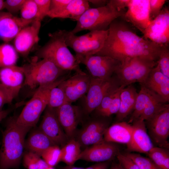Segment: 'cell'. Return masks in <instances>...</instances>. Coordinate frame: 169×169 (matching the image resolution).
<instances>
[{
  "label": "cell",
  "mask_w": 169,
  "mask_h": 169,
  "mask_svg": "<svg viewBox=\"0 0 169 169\" xmlns=\"http://www.w3.org/2000/svg\"><path fill=\"white\" fill-rule=\"evenodd\" d=\"M132 26L120 17L115 19L109 26L104 47L95 55L108 56L120 63L126 58L136 57L156 62L163 45L140 37Z\"/></svg>",
  "instance_id": "6da1fadb"
},
{
  "label": "cell",
  "mask_w": 169,
  "mask_h": 169,
  "mask_svg": "<svg viewBox=\"0 0 169 169\" xmlns=\"http://www.w3.org/2000/svg\"><path fill=\"white\" fill-rule=\"evenodd\" d=\"M31 129L18 124L16 118L11 117L8 120L3 133L0 169H10L19 166L24 153L25 137Z\"/></svg>",
  "instance_id": "7a4b0ae2"
},
{
  "label": "cell",
  "mask_w": 169,
  "mask_h": 169,
  "mask_svg": "<svg viewBox=\"0 0 169 169\" xmlns=\"http://www.w3.org/2000/svg\"><path fill=\"white\" fill-rule=\"evenodd\" d=\"M65 31L59 30L50 34L49 41L39 50V57L50 60L64 70L81 72L79 63L66 44Z\"/></svg>",
  "instance_id": "3957f363"
},
{
  "label": "cell",
  "mask_w": 169,
  "mask_h": 169,
  "mask_svg": "<svg viewBox=\"0 0 169 169\" xmlns=\"http://www.w3.org/2000/svg\"><path fill=\"white\" fill-rule=\"evenodd\" d=\"M124 10L115 8L110 0L103 7L89 8L77 21L74 28L70 32L74 34L84 30H106L115 19L124 14Z\"/></svg>",
  "instance_id": "277c9868"
},
{
  "label": "cell",
  "mask_w": 169,
  "mask_h": 169,
  "mask_svg": "<svg viewBox=\"0 0 169 169\" xmlns=\"http://www.w3.org/2000/svg\"><path fill=\"white\" fill-rule=\"evenodd\" d=\"M69 76L66 75L53 82L38 87L19 116L16 118V123L20 125L31 128L34 127L47 106L51 90L68 78Z\"/></svg>",
  "instance_id": "5b68a950"
},
{
  "label": "cell",
  "mask_w": 169,
  "mask_h": 169,
  "mask_svg": "<svg viewBox=\"0 0 169 169\" xmlns=\"http://www.w3.org/2000/svg\"><path fill=\"white\" fill-rule=\"evenodd\" d=\"M22 67L25 77L23 84L31 89L53 82L69 72L61 69L46 59L39 61L34 59Z\"/></svg>",
  "instance_id": "8992f818"
},
{
  "label": "cell",
  "mask_w": 169,
  "mask_h": 169,
  "mask_svg": "<svg viewBox=\"0 0 169 169\" xmlns=\"http://www.w3.org/2000/svg\"><path fill=\"white\" fill-rule=\"evenodd\" d=\"M156 65V62L146 58H126L118 66L114 74L120 85L125 87L136 82L143 83Z\"/></svg>",
  "instance_id": "52a82bcc"
},
{
  "label": "cell",
  "mask_w": 169,
  "mask_h": 169,
  "mask_svg": "<svg viewBox=\"0 0 169 169\" xmlns=\"http://www.w3.org/2000/svg\"><path fill=\"white\" fill-rule=\"evenodd\" d=\"M109 33L106 30L93 31L80 36L65 31V42L76 54L82 56L95 55L104 46Z\"/></svg>",
  "instance_id": "ba28073f"
},
{
  "label": "cell",
  "mask_w": 169,
  "mask_h": 169,
  "mask_svg": "<svg viewBox=\"0 0 169 169\" xmlns=\"http://www.w3.org/2000/svg\"><path fill=\"white\" fill-rule=\"evenodd\" d=\"M120 86L115 75L107 79L91 77L90 87L84 99L83 113L88 115L94 111L107 94Z\"/></svg>",
  "instance_id": "9c48e42d"
},
{
  "label": "cell",
  "mask_w": 169,
  "mask_h": 169,
  "mask_svg": "<svg viewBox=\"0 0 169 169\" xmlns=\"http://www.w3.org/2000/svg\"><path fill=\"white\" fill-rule=\"evenodd\" d=\"M79 64L84 65L90 76L94 78L107 79L111 78L120 63L107 56H82L76 54Z\"/></svg>",
  "instance_id": "30bf717a"
},
{
  "label": "cell",
  "mask_w": 169,
  "mask_h": 169,
  "mask_svg": "<svg viewBox=\"0 0 169 169\" xmlns=\"http://www.w3.org/2000/svg\"><path fill=\"white\" fill-rule=\"evenodd\" d=\"M146 121L148 134L153 144L158 147L168 149L169 104H166Z\"/></svg>",
  "instance_id": "8fae6325"
},
{
  "label": "cell",
  "mask_w": 169,
  "mask_h": 169,
  "mask_svg": "<svg viewBox=\"0 0 169 169\" xmlns=\"http://www.w3.org/2000/svg\"><path fill=\"white\" fill-rule=\"evenodd\" d=\"M143 37L161 45L169 46V10L163 7L160 14L152 20L143 33Z\"/></svg>",
  "instance_id": "7c38bea8"
},
{
  "label": "cell",
  "mask_w": 169,
  "mask_h": 169,
  "mask_svg": "<svg viewBox=\"0 0 169 169\" xmlns=\"http://www.w3.org/2000/svg\"><path fill=\"white\" fill-rule=\"evenodd\" d=\"M127 8L120 17L143 33L151 21L149 0H130Z\"/></svg>",
  "instance_id": "4fadbf2b"
},
{
  "label": "cell",
  "mask_w": 169,
  "mask_h": 169,
  "mask_svg": "<svg viewBox=\"0 0 169 169\" xmlns=\"http://www.w3.org/2000/svg\"><path fill=\"white\" fill-rule=\"evenodd\" d=\"M90 81V75L82 71L75 72L74 75L62 82L58 86L63 90L67 101L72 103L86 95Z\"/></svg>",
  "instance_id": "5bb4252c"
},
{
  "label": "cell",
  "mask_w": 169,
  "mask_h": 169,
  "mask_svg": "<svg viewBox=\"0 0 169 169\" xmlns=\"http://www.w3.org/2000/svg\"><path fill=\"white\" fill-rule=\"evenodd\" d=\"M38 128L55 145L62 147L69 140L58 120L54 109L47 107Z\"/></svg>",
  "instance_id": "9a60e30c"
},
{
  "label": "cell",
  "mask_w": 169,
  "mask_h": 169,
  "mask_svg": "<svg viewBox=\"0 0 169 169\" xmlns=\"http://www.w3.org/2000/svg\"><path fill=\"white\" fill-rule=\"evenodd\" d=\"M58 120L69 140L73 139L83 113L80 107L66 102L55 109Z\"/></svg>",
  "instance_id": "2e32d148"
},
{
  "label": "cell",
  "mask_w": 169,
  "mask_h": 169,
  "mask_svg": "<svg viewBox=\"0 0 169 169\" xmlns=\"http://www.w3.org/2000/svg\"><path fill=\"white\" fill-rule=\"evenodd\" d=\"M119 152V147L115 143L103 140L81 151L79 160L98 163L110 161Z\"/></svg>",
  "instance_id": "e0dca14e"
},
{
  "label": "cell",
  "mask_w": 169,
  "mask_h": 169,
  "mask_svg": "<svg viewBox=\"0 0 169 169\" xmlns=\"http://www.w3.org/2000/svg\"><path fill=\"white\" fill-rule=\"evenodd\" d=\"M133 131L129 142L127 144V150L147 154L154 147L147 131L144 121L139 119L133 122Z\"/></svg>",
  "instance_id": "ac0fdd59"
},
{
  "label": "cell",
  "mask_w": 169,
  "mask_h": 169,
  "mask_svg": "<svg viewBox=\"0 0 169 169\" xmlns=\"http://www.w3.org/2000/svg\"><path fill=\"white\" fill-rule=\"evenodd\" d=\"M41 22L35 21L23 28L14 40V47L18 53L28 55L39 40Z\"/></svg>",
  "instance_id": "d6986e66"
},
{
  "label": "cell",
  "mask_w": 169,
  "mask_h": 169,
  "mask_svg": "<svg viewBox=\"0 0 169 169\" xmlns=\"http://www.w3.org/2000/svg\"><path fill=\"white\" fill-rule=\"evenodd\" d=\"M32 22L15 17L8 12L0 11V38L8 43Z\"/></svg>",
  "instance_id": "ffe728a7"
},
{
  "label": "cell",
  "mask_w": 169,
  "mask_h": 169,
  "mask_svg": "<svg viewBox=\"0 0 169 169\" xmlns=\"http://www.w3.org/2000/svg\"><path fill=\"white\" fill-rule=\"evenodd\" d=\"M108 125L107 122L102 120H91L80 130L77 140L81 146H89L98 143L104 140Z\"/></svg>",
  "instance_id": "44dd1931"
},
{
  "label": "cell",
  "mask_w": 169,
  "mask_h": 169,
  "mask_svg": "<svg viewBox=\"0 0 169 169\" xmlns=\"http://www.w3.org/2000/svg\"><path fill=\"white\" fill-rule=\"evenodd\" d=\"M24 78L22 66L14 65L0 69V83L16 97L24 83Z\"/></svg>",
  "instance_id": "7402d4cb"
},
{
  "label": "cell",
  "mask_w": 169,
  "mask_h": 169,
  "mask_svg": "<svg viewBox=\"0 0 169 169\" xmlns=\"http://www.w3.org/2000/svg\"><path fill=\"white\" fill-rule=\"evenodd\" d=\"M160 96L166 102L169 100V78L164 75L156 65L141 84Z\"/></svg>",
  "instance_id": "603a6c76"
},
{
  "label": "cell",
  "mask_w": 169,
  "mask_h": 169,
  "mask_svg": "<svg viewBox=\"0 0 169 169\" xmlns=\"http://www.w3.org/2000/svg\"><path fill=\"white\" fill-rule=\"evenodd\" d=\"M132 131V125L129 123L118 122L107 128L103 139L107 142L127 145L130 141Z\"/></svg>",
  "instance_id": "cb8c5ba5"
},
{
  "label": "cell",
  "mask_w": 169,
  "mask_h": 169,
  "mask_svg": "<svg viewBox=\"0 0 169 169\" xmlns=\"http://www.w3.org/2000/svg\"><path fill=\"white\" fill-rule=\"evenodd\" d=\"M137 95L136 89L132 84L122 89L120 94V108L116 116L118 122L122 121L133 110Z\"/></svg>",
  "instance_id": "d4e9b609"
},
{
  "label": "cell",
  "mask_w": 169,
  "mask_h": 169,
  "mask_svg": "<svg viewBox=\"0 0 169 169\" xmlns=\"http://www.w3.org/2000/svg\"><path fill=\"white\" fill-rule=\"evenodd\" d=\"M55 145L39 128L31 132L25 141L24 148L27 151L41 157L43 152L50 146Z\"/></svg>",
  "instance_id": "484cf974"
},
{
  "label": "cell",
  "mask_w": 169,
  "mask_h": 169,
  "mask_svg": "<svg viewBox=\"0 0 169 169\" xmlns=\"http://www.w3.org/2000/svg\"><path fill=\"white\" fill-rule=\"evenodd\" d=\"M89 8L90 7L88 0H71L63 9L48 16L52 18H69L77 21Z\"/></svg>",
  "instance_id": "4316f807"
},
{
  "label": "cell",
  "mask_w": 169,
  "mask_h": 169,
  "mask_svg": "<svg viewBox=\"0 0 169 169\" xmlns=\"http://www.w3.org/2000/svg\"><path fill=\"white\" fill-rule=\"evenodd\" d=\"M81 146L79 142L73 138L69 140L61 148V161L67 165H73L79 160L81 152Z\"/></svg>",
  "instance_id": "83f0119b"
},
{
  "label": "cell",
  "mask_w": 169,
  "mask_h": 169,
  "mask_svg": "<svg viewBox=\"0 0 169 169\" xmlns=\"http://www.w3.org/2000/svg\"><path fill=\"white\" fill-rule=\"evenodd\" d=\"M141 89L137 95L135 105L128 123H132L138 119L142 113L148 102L154 92L142 84H140Z\"/></svg>",
  "instance_id": "f1b7e54d"
},
{
  "label": "cell",
  "mask_w": 169,
  "mask_h": 169,
  "mask_svg": "<svg viewBox=\"0 0 169 169\" xmlns=\"http://www.w3.org/2000/svg\"><path fill=\"white\" fill-rule=\"evenodd\" d=\"M18 58L14 46L8 43L0 45V69L15 65Z\"/></svg>",
  "instance_id": "f546056e"
},
{
  "label": "cell",
  "mask_w": 169,
  "mask_h": 169,
  "mask_svg": "<svg viewBox=\"0 0 169 169\" xmlns=\"http://www.w3.org/2000/svg\"><path fill=\"white\" fill-rule=\"evenodd\" d=\"M166 104V103L160 96L154 92L141 115L137 119L144 121L146 120L156 113Z\"/></svg>",
  "instance_id": "4dcf8cb0"
},
{
  "label": "cell",
  "mask_w": 169,
  "mask_h": 169,
  "mask_svg": "<svg viewBox=\"0 0 169 169\" xmlns=\"http://www.w3.org/2000/svg\"><path fill=\"white\" fill-rule=\"evenodd\" d=\"M147 154L160 169H169L168 149L154 146Z\"/></svg>",
  "instance_id": "1f68e13d"
},
{
  "label": "cell",
  "mask_w": 169,
  "mask_h": 169,
  "mask_svg": "<svg viewBox=\"0 0 169 169\" xmlns=\"http://www.w3.org/2000/svg\"><path fill=\"white\" fill-rule=\"evenodd\" d=\"M23 159V165L27 169H54L40 156L28 151L24 153Z\"/></svg>",
  "instance_id": "d6a6232c"
},
{
  "label": "cell",
  "mask_w": 169,
  "mask_h": 169,
  "mask_svg": "<svg viewBox=\"0 0 169 169\" xmlns=\"http://www.w3.org/2000/svg\"><path fill=\"white\" fill-rule=\"evenodd\" d=\"M67 102L63 90L57 86L53 88L50 92L47 107L56 109Z\"/></svg>",
  "instance_id": "836d02e7"
},
{
  "label": "cell",
  "mask_w": 169,
  "mask_h": 169,
  "mask_svg": "<svg viewBox=\"0 0 169 169\" xmlns=\"http://www.w3.org/2000/svg\"><path fill=\"white\" fill-rule=\"evenodd\" d=\"M41 157L49 166L54 167L61 161V148L57 145H53L44 151Z\"/></svg>",
  "instance_id": "e575fe53"
},
{
  "label": "cell",
  "mask_w": 169,
  "mask_h": 169,
  "mask_svg": "<svg viewBox=\"0 0 169 169\" xmlns=\"http://www.w3.org/2000/svg\"><path fill=\"white\" fill-rule=\"evenodd\" d=\"M20 12L22 18L32 22L37 21L38 9L34 0H25Z\"/></svg>",
  "instance_id": "d590c367"
},
{
  "label": "cell",
  "mask_w": 169,
  "mask_h": 169,
  "mask_svg": "<svg viewBox=\"0 0 169 169\" xmlns=\"http://www.w3.org/2000/svg\"><path fill=\"white\" fill-rule=\"evenodd\" d=\"M124 87L121 85L111 91L104 97L100 105L95 110L97 115L102 116L111 105L115 98L120 94L121 90Z\"/></svg>",
  "instance_id": "8d00e7d4"
},
{
  "label": "cell",
  "mask_w": 169,
  "mask_h": 169,
  "mask_svg": "<svg viewBox=\"0 0 169 169\" xmlns=\"http://www.w3.org/2000/svg\"><path fill=\"white\" fill-rule=\"evenodd\" d=\"M124 154L133 161L140 169H161L150 158L139 154L128 152Z\"/></svg>",
  "instance_id": "74e56055"
},
{
  "label": "cell",
  "mask_w": 169,
  "mask_h": 169,
  "mask_svg": "<svg viewBox=\"0 0 169 169\" xmlns=\"http://www.w3.org/2000/svg\"><path fill=\"white\" fill-rule=\"evenodd\" d=\"M156 62L161 71L169 78V46H163Z\"/></svg>",
  "instance_id": "f35d334b"
},
{
  "label": "cell",
  "mask_w": 169,
  "mask_h": 169,
  "mask_svg": "<svg viewBox=\"0 0 169 169\" xmlns=\"http://www.w3.org/2000/svg\"><path fill=\"white\" fill-rule=\"evenodd\" d=\"M38 9L37 21L41 22L42 19L48 16L49 10L51 0H34Z\"/></svg>",
  "instance_id": "ab89813d"
},
{
  "label": "cell",
  "mask_w": 169,
  "mask_h": 169,
  "mask_svg": "<svg viewBox=\"0 0 169 169\" xmlns=\"http://www.w3.org/2000/svg\"><path fill=\"white\" fill-rule=\"evenodd\" d=\"M16 97L0 83V111L4 105L12 102Z\"/></svg>",
  "instance_id": "60d3db41"
},
{
  "label": "cell",
  "mask_w": 169,
  "mask_h": 169,
  "mask_svg": "<svg viewBox=\"0 0 169 169\" xmlns=\"http://www.w3.org/2000/svg\"><path fill=\"white\" fill-rule=\"evenodd\" d=\"M166 1L165 0H149L150 17L151 21L160 14Z\"/></svg>",
  "instance_id": "b9f144b4"
},
{
  "label": "cell",
  "mask_w": 169,
  "mask_h": 169,
  "mask_svg": "<svg viewBox=\"0 0 169 169\" xmlns=\"http://www.w3.org/2000/svg\"><path fill=\"white\" fill-rule=\"evenodd\" d=\"M116 157L118 163L125 169H140L137 165L130 158L119 152Z\"/></svg>",
  "instance_id": "7bdbcfd3"
},
{
  "label": "cell",
  "mask_w": 169,
  "mask_h": 169,
  "mask_svg": "<svg viewBox=\"0 0 169 169\" xmlns=\"http://www.w3.org/2000/svg\"><path fill=\"white\" fill-rule=\"evenodd\" d=\"M25 0H7L4 1V8L12 14L20 10Z\"/></svg>",
  "instance_id": "ee69618b"
},
{
  "label": "cell",
  "mask_w": 169,
  "mask_h": 169,
  "mask_svg": "<svg viewBox=\"0 0 169 169\" xmlns=\"http://www.w3.org/2000/svg\"><path fill=\"white\" fill-rule=\"evenodd\" d=\"M71 0H51L48 16L59 12L63 9Z\"/></svg>",
  "instance_id": "f6af8a7d"
},
{
  "label": "cell",
  "mask_w": 169,
  "mask_h": 169,
  "mask_svg": "<svg viewBox=\"0 0 169 169\" xmlns=\"http://www.w3.org/2000/svg\"><path fill=\"white\" fill-rule=\"evenodd\" d=\"M130 0H110L114 7L119 10H124L127 7Z\"/></svg>",
  "instance_id": "bcb514c9"
},
{
  "label": "cell",
  "mask_w": 169,
  "mask_h": 169,
  "mask_svg": "<svg viewBox=\"0 0 169 169\" xmlns=\"http://www.w3.org/2000/svg\"><path fill=\"white\" fill-rule=\"evenodd\" d=\"M109 165V161L98 162L85 169H108Z\"/></svg>",
  "instance_id": "7dc6e473"
},
{
  "label": "cell",
  "mask_w": 169,
  "mask_h": 169,
  "mask_svg": "<svg viewBox=\"0 0 169 169\" xmlns=\"http://www.w3.org/2000/svg\"><path fill=\"white\" fill-rule=\"evenodd\" d=\"M88 1L89 2L96 6V8L105 6L107 4L108 1V0H90Z\"/></svg>",
  "instance_id": "c3c4849f"
},
{
  "label": "cell",
  "mask_w": 169,
  "mask_h": 169,
  "mask_svg": "<svg viewBox=\"0 0 169 169\" xmlns=\"http://www.w3.org/2000/svg\"><path fill=\"white\" fill-rule=\"evenodd\" d=\"M11 110V109H8L0 111V122L8 115Z\"/></svg>",
  "instance_id": "681fc988"
},
{
  "label": "cell",
  "mask_w": 169,
  "mask_h": 169,
  "mask_svg": "<svg viewBox=\"0 0 169 169\" xmlns=\"http://www.w3.org/2000/svg\"><path fill=\"white\" fill-rule=\"evenodd\" d=\"M109 169H125L119 163L112 164Z\"/></svg>",
  "instance_id": "f907efd6"
},
{
  "label": "cell",
  "mask_w": 169,
  "mask_h": 169,
  "mask_svg": "<svg viewBox=\"0 0 169 169\" xmlns=\"http://www.w3.org/2000/svg\"><path fill=\"white\" fill-rule=\"evenodd\" d=\"M59 169H85V168L76 167L73 165L70 166L66 165L65 166L61 167Z\"/></svg>",
  "instance_id": "816d5d0a"
}]
</instances>
